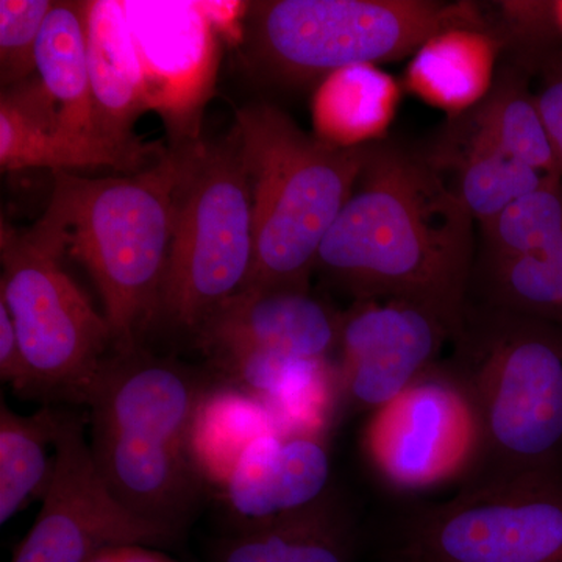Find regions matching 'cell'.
I'll use <instances>...</instances> for the list:
<instances>
[{
    "label": "cell",
    "mask_w": 562,
    "mask_h": 562,
    "mask_svg": "<svg viewBox=\"0 0 562 562\" xmlns=\"http://www.w3.org/2000/svg\"><path fill=\"white\" fill-rule=\"evenodd\" d=\"M473 220L427 155L380 140L331 225L316 269L355 301L424 306L460 333L469 308Z\"/></svg>",
    "instance_id": "1"
},
{
    "label": "cell",
    "mask_w": 562,
    "mask_h": 562,
    "mask_svg": "<svg viewBox=\"0 0 562 562\" xmlns=\"http://www.w3.org/2000/svg\"><path fill=\"white\" fill-rule=\"evenodd\" d=\"M179 144L143 171L88 179L54 173V191L31 241L69 255L90 273L113 333L114 351L140 349L157 321L172 238Z\"/></svg>",
    "instance_id": "2"
},
{
    "label": "cell",
    "mask_w": 562,
    "mask_h": 562,
    "mask_svg": "<svg viewBox=\"0 0 562 562\" xmlns=\"http://www.w3.org/2000/svg\"><path fill=\"white\" fill-rule=\"evenodd\" d=\"M205 392L183 366L138 349L109 358L87 401L92 460L111 494L180 532L203 482L191 430Z\"/></svg>",
    "instance_id": "3"
},
{
    "label": "cell",
    "mask_w": 562,
    "mask_h": 562,
    "mask_svg": "<svg viewBox=\"0 0 562 562\" xmlns=\"http://www.w3.org/2000/svg\"><path fill=\"white\" fill-rule=\"evenodd\" d=\"M236 131L254 209V266L243 290H310L322 243L357 187L369 146H330L268 102L236 110Z\"/></svg>",
    "instance_id": "4"
},
{
    "label": "cell",
    "mask_w": 562,
    "mask_h": 562,
    "mask_svg": "<svg viewBox=\"0 0 562 562\" xmlns=\"http://www.w3.org/2000/svg\"><path fill=\"white\" fill-rule=\"evenodd\" d=\"M452 371L483 428L472 480L562 471V328L491 306H471Z\"/></svg>",
    "instance_id": "5"
},
{
    "label": "cell",
    "mask_w": 562,
    "mask_h": 562,
    "mask_svg": "<svg viewBox=\"0 0 562 562\" xmlns=\"http://www.w3.org/2000/svg\"><path fill=\"white\" fill-rule=\"evenodd\" d=\"M484 24L486 11L475 2L266 0L246 9L243 57L255 79L297 87L413 55L443 29Z\"/></svg>",
    "instance_id": "6"
},
{
    "label": "cell",
    "mask_w": 562,
    "mask_h": 562,
    "mask_svg": "<svg viewBox=\"0 0 562 562\" xmlns=\"http://www.w3.org/2000/svg\"><path fill=\"white\" fill-rule=\"evenodd\" d=\"M172 238L157 319L198 331L246 286L254 266V209L238 131L179 144Z\"/></svg>",
    "instance_id": "7"
},
{
    "label": "cell",
    "mask_w": 562,
    "mask_h": 562,
    "mask_svg": "<svg viewBox=\"0 0 562 562\" xmlns=\"http://www.w3.org/2000/svg\"><path fill=\"white\" fill-rule=\"evenodd\" d=\"M0 302L16 328L32 375V397L87 405L114 347L106 317L63 268L60 255L43 249L2 221Z\"/></svg>",
    "instance_id": "8"
},
{
    "label": "cell",
    "mask_w": 562,
    "mask_h": 562,
    "mask_svg": "<svg viewBox=\"0 0 562 562\" xmlns=\"http://www.w3.org/2000/svg\"><path fill=\"white\" fill-rule=\"evenodd\" d=\"M412 562H562V471L483 476L412 517Z\"/></svg>",
    "instance_id": "9"
},
{
    "label": "cell",
    "mask_w": 562,
    "mask_h": 562,
    "mask_svg": "<svg viewBox=\"0 0 562 562\" xmlns=\"http://www.w3.org/2000/svg\"><path fill=\"white\" fill-rule=\"evenodd\" d=\"M362 450L394 490H436L479 471L482 422L457 373L435 366L372 412Z\"/></svg>",
    "instance_id": "10"
},
{
    "label": "cell",
    "mask_w": 562,
    "mask_h": 562,
    "mask_svg": "<svg viewBox=\"0 0 562 562\" xmlns=\"http://www.w3.org/2000/svg\"><path fill=\"white\" fill-rule=\"evenodd\" d=\"M43 508L11 562H87L116 546L168 547L181 532L132 513L103 483L83 422L66 412Z\"/></svg>",
    "instance_id": "11"
},
{
    "label": "cell",
    "mask_w": 562,
    "mask_h": 562,
    "mask_svg": "<svg viewBox=\"0 0 562 562\" xmlns=\"http://www.w3.org/2000/svg\"><path fill=\"white\" fill-rule=\"evenodd\" d=\"M457 331L439 314L405 301H355L342 314L339 392L355 408H376L436 366Z\"/></svg>",
    "instance_id": "12"
},
{
    "label": "cell",
    "mask_w": 562,
    "mask_h": 562,
    "mask_svg": "<svg viewBox=\"0 0 562 562\" xmlns=\"http://www.w3.org/2000/svg\"><path fill=\"white\" fill-rule=\"evenodd\" d=\"M341 313L295 288H246L199 328L211 357L265 351L295 360L327 361L338 350Z\"/></svg>",
    "instance_id": "13"
},
{
    "label": "cell",
    "mask_w": 562,
    "mask_h": 562,
    "mask_svg": "<svg viewBox=\"0 0 562 562\" xmlns=\"http://www.w3.org/2000/svg\"><path fill=\"white\" fill-rule=\"evenodd\" d=\"M166 150L154 144L120 146L74 131L40 79L2 88L0 95V166L2 171L49 169L88 171L111 168L139 172L160 160Z\"/></svg>",
    "instance_id": "14"
},
{
    "label": "cell",
    "mask_w": 562,
    "mask_h": 562,
    "mask_svg": "<svg viewBox=\"0 0 562 562\" xmlns=\"http://www.w3.org/2000/svg\"><path fill=\"white\" fill-rule=\"evenodd\" d=\"M330 475V454L319 436L273 431L251 443L222 490L241 530L322 501Z\"/></svg>",
    "instance_id": "15"
},
{
    "label": "cell",
    "mask_w": 562,
    "mask_h": 562,
    "mask_svg": "<svg viewBox=\"0 0 562 562\" xmlns=\"http://www.w3.org/2000/svg\"><path fill=\"white\" fill-rule=\"evenodd\" d=\"M90 77L95 131L121 146H138L133 122L150 106L146 68L125 2H90Z\"/></svg>",
    "instance_id": "16"
},
{
    "label": "cell",
    "mask_w": 562,
    "mask_h": 562,
    "mask_svg": "<svg viewBox=\"0 0 562 562\" xmlns=\"http://www.w3.org/2000/svg\"><path fill=\"white\" fill-rule=\"evenodd\" d=\"M505 52V43L490 21L443 29L414 52L403 87L453 120L490 94Z\"/></svg>",
    "instance_id": "17"
},
{
    "label": "cell",
    "mask_w": 562,
    "mask_h": 562,
    "mask_svg": "<svg viewBox=\"0 0 562 562\" xmlns=\"http://www.w3.org/2000/svg\"><path fill=\"white\" fill-rule=\"evenodd\" d=\"M531 79L532 74L522 65L512 61L503 66L484 101L450 120L449 125L536 171L562 177L557 150L530 88Z\"/></svg>",
    "instance_id": "18"
},
{
    "label": "cell",
    "mask_w": 562,
    "mask_h": 562,
    "mask_svg": "<svg viewBox=\"0 0 562 562\" xmlns=\"http://www.w3.org/2000/svg\"><path fill=\"white\" fill-rule=\"evenodd\" d=\"M402 85L376 65L328 74L313 95L314 136L341 149L372 146L397 116Z\"/></svg>",
    "instance_id": "19"
},
{
    "label": "cell",
    "mask_w": 562,
    "mask_h": 562,
    "mask_svg": "<svg viewBox=\"0 0 562 562\" xmlns=\"http://www.w3.org/2000/svg\"><path fill=\"white\" fill-rule=\"evenodd\" d=\"M214 562H355L349 520L327 498L302 512L241 528Z\"/></svg>",
    "instance_id": "20"
},
{
    "label": "cell",
    "mask_w": 562,
    "mask_h": 562,
    "mask_svg": "<svg viewBox=\"0 0 562 562\" xmlns=\"http://www.w3.org/2000/svg\"><path fill=\"white\" fill-rule=\"evenodd\" d=\"M427 157L447 177L480 225L494 220L517 199L553 179L462 135L452 125L447 127L438 146Z\"/></svg>",
    "instance_id": "21"
},
{
    "label": "cell",
    "mask_w": 562,
    "mask_h": 562,
    "mask_svg": "<svg viewBox=\"0 0 562 562\" xmlns=\"http://www.w3.org/2000/svg\"><path fill=\"white\" fill-rule=\"evenodd\" d=\"M88 11L90 2H54L36 43L35 65L63 122L74 131L102 138L92 109Z\"/></svg>",
    "instance_id": "22"
},
{
    "label": "cell",
    "mask_w": 562,
    "mask_h": 562,
    "mask_svg": "<svg viewBox=\"0 0 562 562\" xmlns=\"http://www.w3.org/2000/svg\"><path fill=\"white\" fill-rule=\"evenodd\" d=\"M273 431L271 413L249 392L206 391L192 422V460L203 480L224 487L251 443Z\"/></svg>",
    "instance_id": "23"
},
{
    "label": "cell",
    "mask_w": 562,
    "mask_h": 562,
    "mask_svg": "<svg viewBox=\"0 0 562 562\" xmlns=\"http://www.w3.org/2000/svg\"><path fill=\"white\" fill-rule=\"evenodd\" d=\"M63 409H40L18 416L5 403L0 409V524L5 525L29 502L44 498L54 473L55 447Z\"/></svg>",
    "instance_id": "24"
},
{
    "label": "cell",
    "mask_w": 562,
    "mask_h": 562,
    "mask_svg": "<svg viewBox=\"0 0 562 562\" xmlns=\"http://www.w3.org/2000/svg\"><path fill=\"white\" fill-rule=\"evenodd\" d=\"M482 284L484 306L562 328V236L522 257L486 262Z\"/></svg>",
    "instance_id": "25"
},
{
    "label": "cell",
    "mask_w": 562,
    "mask_h": 562,
    "mask_svg": "<svg viewBox=\"0 0 562 562\" xmlns=\"http://www.w3.org/2000/svg\"><path fill=\"white\" fill-rule=\"evenodd\" d=\"M486 262L512 260L562 236V177H553L482 225Z\"/></svg>",
    "instance_id": "26"
},
{
    "label": "cell",
    "mask_w": 562,
    "mask_h": 562,
    "mask_svg": "<svg viewBox=\"0 0 562 562\" xmlns=\"http://www.w3.org/2000/svg\"><path fill=\"white\" fill-rule=\"evenodd\" d=\"M54 7L49 0L0 2V80L10 88L32 79L41 29Z\"/></svg>",
    "instance_id": "27"
},
{
    "label": "cell",
    "mask_w": 562,
    "mask_h": 562,
    "mask_svg": "<svg viewBox=\"0 0 562 562\" xmlns=\"http://www.w3.org/2000/svg\"><path fill=\"white\" fill-rule=\"evenodd\" d=\"M538 76L536 102L552 138L562 171V49L546 55L532 69V77Z\"/></svg>",
    "instance_id": "28"
},
{
    "label": "cell",
    "mask_w": 562,
    "mask_h": 562,
    "mask_svg": "<svg viewBox=\"0 0 562 562\" xmlns=\"http://www.w3.org/2000/svg\"><path fill=\"white\" fill-rule=\"evenodd\" d=\"M0 376L21 395L32 397V375L5 303L0 302Z\"/></svg>",
    "instance_id": "29"
},
{
    "label": "cell",
    "mask_w": 562,
    "mask_h": 562,
    "mask_svg": "<svg viewBox=\"0 0 562 562\" xmlns=\"http://www.w3.org/2000/svg\"><path fill=\"white\" fill-rule=\"evenodd\" d=\"M87 562H173L154 547L116 546L103 549Z\"/></svg>",
    "instance_id": "30"
},
{
    "label": "cell",
    "mask_w": 562,
    "mask_h": 562,
    "mask_svg": "<svg viewBox=\"0 0 562 562\" xmlns=\"http://www.w3.org/2000/svg\"><path fill=\"white\" fill-rule=\"evenodd\" d=\"M391 562H412V561L405 560V558L394 557V558H392Z\"/></svg>",
    "instance_id": "31"
}]
</instances>
